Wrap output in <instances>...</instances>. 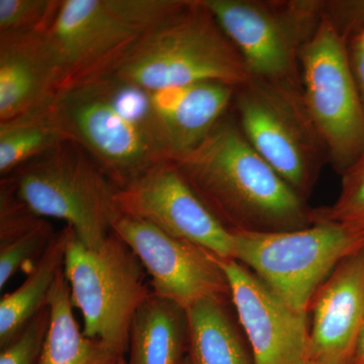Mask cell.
Instances as JSON below:
<instances>
[{
    "label": "cell",
    "mask_w": 364,
    "mask_h": 364,
    "mask_svg": "<svg viewBox=\"0 0 364 364\" xmlns=\"http://www.w3.org/2000/svg\"><path fill=\"white\" fill-rule=\"evenodd\" d=\"M112 232L135 253L160 298L186 310L200 299L230 296L226 275L210 251L121 213Z\"/></svg>",
    "instance_id": "obj_12"
},
{
    "label": "cell",
    "mask_w": 364,
    "mask_h": 364,
    "mask_svg": "<svg viewBox=\"0 0 364 364\" xmlns=\"http://www.w3.org/2000/svg\"><path fill=\"white\" fill-rule=\"evenodd\" d=\"M59 97L33 111L0 122L1 178L63 144L75 142Z\"/></svg>",
    "instance_id": "obj_18"
},
{
    "label": "cell",
    "mask_w": 364,
    "mask_h": 364,
    "mask_svg": "<svg viewBox=\"0 0 364 364\" xmlns=\"http://www.w3.org/2000/svg\"><path fill=\"white\" fill-rule=\"evenodd\" d=\"M304 98L322 138L328 163L342 176L364 154V111L348 42L323 14L301 54Z\"/></svg>",
    "instance_id": "obj_10"
},
{
    "label": "cell",
    "mask_w": 364,
    "mask_h": 364,
    "mask_svg": "<svg viewBox=\"0 0 364 364\" xmlns=\"http://www.w3.org/2000/svg\"><path fill=\"white\" fill-rule=\"evenodd\" d=\"M51 323L49 304L36 314L0 354V364H39Z\"/></svg>",
    "instance_id": "obj_25"
},
{
    "label": "cell",
    "mask_w": 364,
    "mask_h": 364,
    "mask_svg": "<svg viewBox=\"0 0 364 364\" xmlns=\"http://www.w3.org/2000/svg\"><path fill=\"white\" fill-rule=\"evenodd\" d=\"M188 348L186 310L151 294L132 322L127 364H183Z\"/></svg>",
    "instance_id": "obj_17"
},
{
    "label": "cell",
    "mask_w": 364,
    "mask_h": 364,
    "mask_svg": "<svg viewBox=\"0 0 364 364\" xmlns=\"http://www.w3.org/2000/svg\"><path fill=\"white\" fill-rule=\"evenodd\" d=\"M233 234V259L304 314L340 261L364 244V232L326 221L294 231Z\"/></svg>",
    "instance_id": "obj_7"
},
{
    "label": "cell",
    "mask_w": 364,
    "mask_h": 364,
    "mask_svg": "<svg viewBox=\"0 0 364 364\" xmlns=\"http://www.w3.org/2000/svg\"><path fill=\"white\" fill-rule=\"evenodd\" d=\"M183 364H191V363H189L188 358H186V360H184Z\"/></svg>",
    "instance_id": "obj_29"
},
{
    "label": "cell",
    "mask_w": 364,
    "mask_h": 364,
    "mask_svg": "<svg viewBox=\"0 0 364 364\" xmlns=\"http://www.w3.org/2000/svg\"><path fill=\"white\" fill-rule=\"evenodd\" d=\"M351 364H364V323L359 332Z\"/></svg>",
    "instance_id": "obj_28"
},
{
    "label": "cell",
    "mask_w": 364,
    "mask_h": 364,
    "mask_svg": "<svg viewBox=\"0 0 364 364\" xmlns=\"http://www.w3.org/2000/svg\"><path fill=\"white\" fill-rule=\"evenodd\" d=\"M114 76L149 91L205 81L236 88L251 78L240 52L203 0H191L158 28Z\"/></svg>",
    "instance_id": "obj_4"
},
{
    "label": "cell",
    "mask_w": 364,
    "mask_h": 364,
    "mask_svg": "<svg viewBox=\"0 0 364 364\" xmlns=\"http://www.w3.org/2000/svg\"><path fill=\"white\" fill-rule=\"evenodd\" d=\"M65 72L49 32L0 35V122L54 102Z\"/></svg>",
    "instance_id": "obj_15"
},
{
    "label": "cell",
    "mask_w": 364,
    "mask_h": 364,
    "mask_svg": "<svg viewBox=\"0 0 364 364\" xmlns=\"http://www.w3.org/2000/svg\"><path fill=\"white\" fill-rule=\"evenodd\" d=\"M0 188V289L18 270L38 261L56 236L45 218L33 214L1 181Z\"/></svg>",
    "instance_id": "obj_19"
},
{
    "label": "cell",
    "mask_w": 364,
    "mask_h": 364,
    "mask_svg": "<svg viewBox=\"0 0 364 364\" xmlns=\"http://www.w3.org/2000/svg\"><path fill=\"white\" fill-rule=\"evenodd\" d=\"M122 364H127L126 359H124V360L123 361V363H122Z\"/></svg>",
    "instance_id": "obj_30"
},
{
    "label": "cell",
    "mask_w": 364,
    "mask_h": 364,
    "mask_svg": "<svg viewBox=\"0 0 364 364\" xmlns=\"http://www.w3.org/2000/svg\"><path fill=\"white\" fill-rule=\"evenodd\" d=\"M73 230L64 227L33 264L23 284L0 301V347L4 348L40 310L48 305L55 282L64 269Z\"/></svg>",
    "instance_id": "obj_21"
},
{
    "label": "cell",
    "mask_w": 364,
    "mask_h": 364,
    "mask_svg": "<svg viewBox=\"0 0 364 364\" xmlns=\"http://www.w3.org/2000/svg\"><path fill=\"white\" fill-rule=\"evenodd\" d=\"M232 111L254 149L308 200L328 155L306 107L303 86L251 77L235 88Z\"/></svg>",
    "instance_id": "obj_6"
},
{
    "label": "cell",
    "mask_w": 364,
    "mask_h": 364,
    "mask_svg": "<svg viewBox=\"0 0 364 364\" xmlns=\"http://www.w3.org/2000/svg\"><path fill=\"white\" fill-rule=\"evenodd\" d=\"M191 0H61L49 33L63 63L64 91L114 75Z\"/></svg>",
    "instance_id": "obj_3"
},
{
    "label": "cell",
    "mask_w": 364,
    "mask_h": 364,
    "mask_svg": "<svg viewBox=\"0 0 364 364\" xmlns=\"http://www.w3.org/2000/svg\"><path fill=\"white\" fill-rule=\"evenodd\" d=\"M349 59L364 111V33L348 41Z\"/></svg>",
    "instance_id": "obj_27"
},
{
    "label": "cell",
    "mask_w": 364,
    "mask_h": 364,
    "mask_svg": "<svg viewBox=\"0 0 364 364\" xmlns=\"http://www.w3.org/2000/svg\"><path fill=\"white\" fill-rule=\"evenodd\" d=\"M309 364H351L364 323V244L338 263L314 296Z\"/></svg>",
    "instance_id": "obj_14"
},
{
    "label": "cell",
    "mask_w": 364,
    "mask_h": 364,
    "mask_svg": "<svg viewBox=\"0 0 364 364\" xmlns=\"http://www.w3.org/2000/svg\"><path fill=\"white\" fill-rule=\"evenodd\" d=\"M1 181L33 214L66 222L85 247L97 250L112 233L116 186L80 144H63Z\"/></svg>",
    "instance_id": "obj_5"
},
{
    "label": "cell",
    "mask_w": 364,
    "mask_h": 364,
    "mask_svg": "<svg viewBox=\"0 0 364 364\" xmlns=\"http://www.w3.org/2000/svg\"><path fill=\"white\" fill-rule=\"evenodd\" d=\"M250 343L253 364H309L308 314L287 306L247 267L215 256Z\"/></svg>",
    "instance_id": "obj_13"
},
{
    "label": "cell",
    "mask_w": 364,
    "mask_h": 364,
    "mask_svg": "<svg viewBox=\"0 0 364 364\" xmlns=\"http://www.w3.org/2000/svg\"><path fill=\"white\" fill-rule=\"evenodd\" d=\"M143 265L121 238L111 233L97 250L72 233L64 272L72 305L85 321L83 333L126 353L132 322L152 291L144 282Z\"/></svg>",
    "instance_id": "obj_8"
},
{
    "label": "cell",
    "mask_w": 364,
    "mask_h": 364,
    "mask_svg": "<svg viewBox=\"0 0 364 364\" xmlns=\"http://www.w3.org/2000/svg\"><path fill=\"white\" fill-rule=\"evenodd\" d=\"M231 233H275L314 224V208L254 149L233 111L195 149L171 160Z\"/></svg>",
    "instance_id": "obj_1"
},
{
    "label": "cell",
    "mask_w": 364,
    "mask_h": 364,
    "mask_svg": "<svg viewBox=\"0 0 364 364\" xmlns=\"http://www.w3.org/2000/svg\"><path fill=\"white\" fill-rule=\"evenodd\" d=\"M234 95L235 87L213 81L151 91L170 159L203 142L231 111Z\"/></svg>",
    "instance_id": "obj_16"
},
{
    "label": "cell",
    "mask_w": 364,
    "mask_h": 364,
    "mask_svg": "<svg viewBox=\"0 0 364 364\" xmlns=\"http://www.w3.org/2000/svg\"><path fill=\"white\" fill-rule=\"evenodd\" d=\"M117 212L149 223L220 258H233L234 234L203 205L171 160L157 163L114 195Z\"/></svg>",
    "instance_id": "obj_11"
},
{
    "label": "cell",
    "mask_w": 364,
    "mask_h": 364,
    "mask_svg": "<svg viewBox=\"0 0 364 364\" xmlns=\"http://www.w3.org/2000/svg\"><path fill=\"white\" fill-rule=\"evenodd\" d=\"M48 304L51 323L39 364H122L124 355L100 340L85 336L72 312L70 289L64 269L60 272Z\"/></svg>",
    "instance_id": "obj_20"
},
{
    "label": "cell",
    "mask_w": 364,
    "mask_h": 364,
    "mask_svg": "<svg viewBox=\"0 0 364 364\" xmlns=\"http://www.w3.org/2000/svg\"><path fill=\"white\" fill-rule=\"evenodd\" d=\"M324 16L347 42L364 33V0H324Z\"/></svg>",
    "instance_id": "obj_26"
},
{
    "label": "cell",
    "mask_w": 364,
    "mask_h": 364,
    "mask_svg": "<svg viewBox=\"0 0 364 364\" xmlns=\"http://www.w3.org/2000/svg\"><path fill=\"white\" fill-rule=\"evenodd\" d=\"M341 177L338 198L329 207L314 208V222L337 223L364 232V154Z\"/></svg>",
    "instance_id": "obj_23"
},
{
    "label": "cell",
    "mask_w": 364,
    "mask_h": 364,
    "mask_svg": "<svg viewBox=\"0 0 364 364\" xmlns=\"http://www.w3.org/2000/svg\"><path fill=\"white\" fill-rule=\"evenodd\" d=\"M225 299L207 298L186 309L191 364H253L225 310Z\"/></svg>",
    "instance_id": "obj_22"
},
{
    "label": "cell",
    "mask_w": 364,
    "mask_h": 364,
    "mask_svg": "<svg viewBox=\"0 0 364 364\" xmlns=\"http://www.w3.org/2000/svg\"><path fill=\"white\" fill-rule=\"evenodd\" d=\"M240 52L250 77L301 86V54L324 0H203Z\"/></svg>",
    "instance_id": "obj_9"
},
{
    "label": "cell",
    "mask_w": 364,
    "mask_h": 364,
    "mask_svg": "<svg viewBox=\"0 0 364 364\" xmlns=\"http://www.w3.org/2000/svg\"><path fill=\"white\" fill-rule=\"evenodd\" d=\"M59 102L75 142L117 188L170 160L151 91L112 75L64 91Z\"/></svg>",
    "instance_id": "obj_2"
},
{
    "label": "cell",
    "mask_w": 364,
    "mask_h": 364,
    "mask_svg": "<svg viewBox=\"0 0 364 364\" xmlns=\"http://www.w3.org/2000/svg\"><path fill=\"white\" fill-rule=\"evenodd\" d=\"M61 0H0V35L49 32Z\"/></svg>",
    "instance_id": "obj_24"
}]
</instances>
